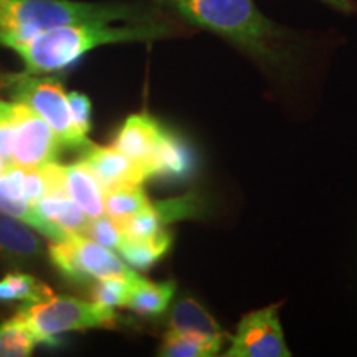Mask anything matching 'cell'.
<instances>
[{
	"label": "cell",
	"mask_w": 357,
	"mask_h": 357,
	"mask_svg": "<svg viewBox=\"0 0 357 357\" xmlns=\"http://www.w3.org/2000/svg\"><path fill=\"white\" fill-rule=\"evenodd\" d=\"M61 189L89 218L105 215V189L83 160L61 166L58 164Z\"/></svg>",
	"instance_id": "12"
},
{
	"label": "cell",
	"mask_w": 357,
	"mask_h": 357,
	"mask_svg": "<svg viewBox=\"0 0 357 357\" xmlns=\"http://www.w3.org/2000/svg\"><path fill=\"white\" fill-rule=\"evenodd\" d=\"M86 236H89V238L95 240L98 243L105 245V247L116 250L119 247V243L123 242L124 231L118 222L113 220V218L105 213V215H100L89 220Z\"/></svg>",
	"instance_id": "25"
},
{
	"label": "cell",
	"mask_w": 357,
	"mask_h": 357,
	"mask_svg": "<svg viewBox=\"0 0 357 357\" xmlns=\"http://www.w3.org/2000/svg\"><path fill=\"white\" fill-rule=\"evenodd\" d=\"M37 346L32 331L19 314L0 324V357H25Z\"/></svg>",
	"instance_id": "22"
},
{
	"label": "cell",
	"mask_w": 357,
	"mask_h": 357,
	"mask_svg": "<svg viewBox=\"0 0 357 357\" xmlns=\"http://www.w3.org/2000/svg\"><path fill=\"white\" fill-rule=\"evenodd\" d=\"M13 139V102L0 100V155L12 167Z\"/></svg>",
	"instance_id": "26"
},
{
	"label": "cell",
	"mask_w": 357,
	"mask_h": 357,
	"mask_svg": "<svg viewBox=\"0 0 357 357\" xmlns=\"http://www.w3.org/2000/svg\"><path fill=\"white\" fill-rule=\"evenodd\" d=\"M278 305L245 314L229 336L225 357H289L283 328L278 318Z\"/></svg>",
	"instance_id": "8"
},
{
	"label": "cell",
	"mask_w": 357,
	"mask_h": 357,
	"mask_svg": "<svg viewBox=\"0 0 357 357\" xmlns=\"http://www.w3.org/2000/svg\"><path fill=\"white\" fill-rule=\"evenodd\" d=\"M171 243L172 235L169 234V230L160 231L153 238H129L124 235L123 242L119 243L116 252L134 270L144 271L149 266H153L159 258L166 255Z\"/></svg>",
	"instance_id": "17"
},
{
	"label": "cell",
	"mask_w": 357,
	"mask_h": 357,
	"mask_svg": "<svg viewBox=\"0 0 357 357\" xmlns=\"http://www.w3.org/2000/svg\"><path fill=\"white\" fill-rule=\"evenodd\" d=\"M323 2L339 12H354L357 7L352 0H323Z\"/></svg>",
	"instance_id": "28"
},
{
	"label": "cell",
	"mask_w": 357,
	"mask_h": 357,
	"mask_svg": "<svg viewBox=\"0 0 357 357\" xmlns=\"http://www.w3.org/2000/svg\"><path fill=\"white\" fill-rule=\"evenodd\" d=\"M0 211L8 213V215L19 218L20 222L26 223L40 234L48 236L53 242L68 238L70 235L60 227L53 225L48 222L37 207L25 200L20 189V167H8L6 172L0 176Z\"/></svg>",
	"instance_id": "10"
},
{
	"label": "cell",
	"mask_w": 357,
	"mask_h": 357,
	"mask_svg": "<svg viewBox=\"0 0 357 357\" xmlns=\"http://www.w3.org/2000/svg\"><path fill=\"white\" fill-rule=\"evenodd\" d=\"M151 205L142 184H123L105 190V213L118 223Z\"/></svg>",
	"instance_id": "19"
},
{
	"label": "cell",
	"mask_w": 357,
	"mask_h": 357,
	"mask_svg": "<svg viewBox=\"0 0 357 357\" xmlns=\"http://www.w3.org/2000/svg\"><path fill=\"white\" fill-rule=\"evenodd\" d=\"M167 131L149 114H131L119 129L114 147L142 169L146 178L154 177V162Z\"/></svg>",
	"instance_id": "9"
},
{
	"label": "cell",
	"mask_w": 357,
	"mask_h": 357,
	"mask_svg": "<svg viewBox=\"0 0 357 357\" xmlns=\"http://www.w3.org/2000/svg\"><path fill=\"white\" fill-rule=\"evenodd\" d=\"M187 24L229 40L263 63L284 61L287 35L268 20L253 0H158Z\"/></svg>",
	"instance_id": "2"
},
{
	"label": "cell",
	"mask_w": 357,
	"mask_h": 357,
	"mask_svg": "<svg viewBox=\"0 0 357 357\" xmlns=\"http://www.w3.org/2000/svg\"><path fill=\"white\" fill-rule=\"evenodd\" d=\"M12 102V167L38 169L55 162L63 146L56 132L30 106L19 101Z\"/></svg>",
	"instance_id": "7"
},
{
	"label": "cell",
	"mask_w": 357,
	"mask_h": 357,
	"mask_svg": "<svg viewBox=\"0 0 357 357\" xmlns=\"http://www.w3.org/2000/svg\"><path fill=\"white\" fill-rule=\"evenodd\" d=\"M167 331L192 333L205 337L229 339L230 336L223 331L211 312L194 298H184L172 306Z\"/></svg>",
	"instance_id": "13"
},
{
	"label": "cell",
	"mask_w": 357,
	"mask_h": 357,
	"mask_svg": "<svg viewBox=\"0 0 357 357\" xmlns=\"http://www.w3.org/2000/svg\"><path fill=\"white\" fill-rule=\"evenodd\" d=\"M171 17L146 3H88L73 0H0V45L47 29L86 22H151Z\"/></svg>",
	"instance_id": "3"
},
{
	"label": "cell",
	"mask_w": 357,
	"mask_h": 357,
	"mask_svg": "<svg viewBox=\"0 0 357 357\" xmlns=\"http://www.w3.org/2000/svg\"><path fill=\"white\" fill-rule=\"evenodd\" d=\"M19 316L32 331L37 344H53L58 336L71 331L95 328H114L118 323L114 307L98 301H84L71 296H53L22 307Z\"/></svg>",
	"instance_id": "4"
},
{
	"label": "cell",
	"mask_w": 357,
	"mask_h": 357,
	"mask_svg": "<svg viewBox=\"0 0 357 357\" xmlns=\"http://www.w3.org/2000/svg\"><path fill=\"white\" fill-rule=\"evenodd\" d=\"M82 153V160L91 169L105 190L123 184H142L146 181L142 169L114 146H96L89 142Z\"/></svg>",
	"instance_id": "11"
},
{
	"label": "cell",
	"mask_w": 357,
	"mask_h": 357,
	"mask_svg": "<svg viewBox=\"0 0 357 357\" xmlns=\"http://www.w3.org/2000/svg\"><path fill=\"white\" fill-rule=\"evenodd\" d=\"M185 35H189V29L174 17L119 26L106 22H86L42 30L29 37L12 40L6 47L17 52L24 60V73L43 75L65 70L102 45L154 42Z\"/></svg>",
	"instance_id": "1"
},
{
	"label": "cell",
	"mask_w": 357,
	"mask_h": 357,
	"mask_svg": "<svg viewBox=\"0 0 357 357\" xmlns=\"http://www.w3.org/2000/svg\"><path fill=\"white\" fill-rule=\"evenodd\" d=\"M2 86L7 89L13 101L24 102L38 116H42L48 126L56 132L63 146L83 151L89 144L88 137L83 136L75 126L63 84L56 78L29 75L22 71L15 75H6L2 78Z\"/></svg>",
	"instance_id": "5"
},
{
	"label": "cell",
	"mask_w": 357,
	"mask_h": 357,
	"mask_svg": "<svg viewBox=\"0 0 357 357\" xmlns=\"http://www.w3.org/2000/svg\"><path fill=\"white\" fill-rule=\"evenodd\" d=\"M48 255L60 273L78 283L100 281L109 276H128L134 271L118 253L86 235L73 234L60 242H53Z\"/></svg>",
	"instance_id": "6"
},
{
	"label": "cell",
	"mask_w": 357,
	"mask_h": 357,
	"mask_svg": "<svg viewBox=\"0 0 357 357\" xmlns=\"http://www.w3.org/2000/svg\"><path fill=\"white\" fill-rule=\"evenodd\" d=\"M7 169H8V166H7V162H6V160H3V158H2V155H0V176H2V174H3V172H6V171H7Z\"/></svg>",
	"instance_id": "29"
},
{
	"label": "cell",
	"mask_w": 357,
	"mask_h": 357,
	"mask_svg": "<svg viewBox=\"0 0 357 357\" xmlns=\"http://www.w3.org/2000/svg\"><path fill=\"white\" fill-rule=\"evenodd\" d=\"M53 296L47 284L26 273H10L0 280V301L40 303Z\"/></svg>",
	"instance_id": "20"
},
{
	"label": "cell",
	"mask_w": 357,
	"mask_h": 357,
	"mask_svg": "<svg viewBox=\"0 0 357 357\" xmlns=\"http://www.w3.org/2000/svg\"><path fill=\"white\" fill-rule=\"evenodd\" d=\"M137 278L136 271L128 276H109L100 280L93 289V300L109 307H126L129 293L134 280Z\"/></svg>",
	"instance_id": "23"
},
{
	"label": "cell",
	"mask_w": 357,
	"mask_h": 357,
	"mask_svg": "<svg viewBox=\"0 0 357 357\" xmlns=\"http://www.w3.org/2000/svg\"><path fill=\"white\" fill-rule=\"evenodd\" d=\"M190 167L192 160L187 147L176 136H172L169 132L162 142V146H160L158 158H155L154 177H184L189 174Z\"/></svg>",
	"instance_id": "21"
},
{
	"label": "cell",
	"mask_w": 357,
	"mask_h": 357,
	"mask_svg": "<svg viewBox=\"0 0 357 357\" xmlns=\"http://www.w3.org/2000/svg\"><path fill=\"white\" fill-rule=\"evenodd\" d=\"M35 207L48 222L60 227L66 234L86 235L91 218L63 190L50 192L40 199Z\"/></svg>",
	"instance_id": "14"
},
{
	"label": "cell",
	"mask_w": 357,
	"mask_h": 357,
	"mask_svg": "<svg viewBox=\"0 0 357 357\" xmlns=\"http://www.w3.org/2000/svg\"><path fill=\"white\" fill-rule=\"evenodd\" d=\"M119 225H121L124 235L129 236V238H153V236L159 235L160 231L166 230L164 227L167 223L164 222L155 205L151 204L144 211L121 222Z\"/></svg>",
	"instance_id": "24"
},
{
	"label": "cell",
	"mask_w": 357,
	"mask_h": 357,
	"mask_svg": "<svg viewBox=\"0 0 357 357\" xmlns=\"http://www.w3.org/2000/svg\"><path fill=\"white\" fill-rule=\"evenodd\" d=\"M68 98V105L71 111V118H73L75 126L83 136H88L89 129H91V101L86 95L78 91H71Z\"/></svg>",
	"instance_id": "27"
},
{
	"label": "cell",
	"mask_w": 357,
	"mask_h": 357,
	"mask_svg": "<svg viewBox=\"0 0 357 357\" xmlns=\"http://www.w3.org/2000/svg\"><path fill=\"white\" fill-rule=\"evenodd\" d=\"M42 252V242L26 223L0 211V255L15 260H30Z\"/></svg>",
	"instance_id": "15"
},
{
	"label": "cell",
	"mask_w": 357,
	"mask_h": 357,
	"mask_svg": "<svg viewBox=\"0 0 357 357\" xmlns=\"http://www.w3.org/2000/svg\"><path fill=\"white\" fill-rule=\"evenodd\" d=\"M174 293H176L174 281L153 283L137 275L131 287L126 307L142 316H159L171 305Z\"/></svg>",
	"instance_id": "16"
},
{
	"label": "cell",
	"mask_w": 357,
	"mask_h": 357,
	"mask_svg": "<svg viewBox=\"0 0 357 357\" xmlns=\"http://www.w3.org/2000/svg\"><path fill=\"white\" fill-rule=\"evenodd\" d=\"M229 339L205 337L192 333L167 331L162 344L159 347V356L164 357H212L218 356L223 344Z\"/></svg>",
	"instance_id": "18"
}]
</instances>
